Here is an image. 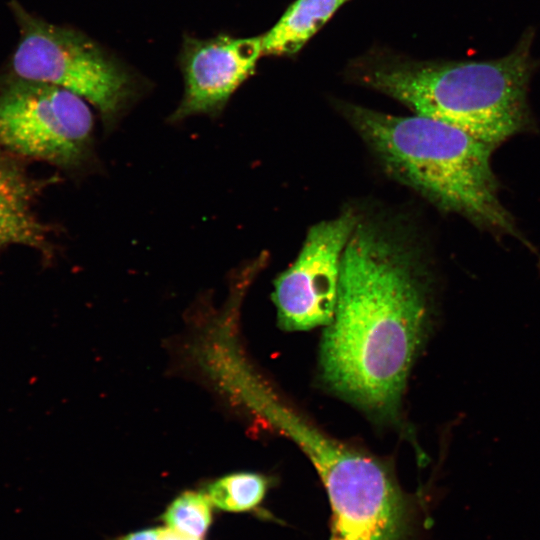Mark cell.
<instances>
[{"label": "cell", "mask_w": 540, "mask_h": 540, "mask_svg": "<svg viewBox=\"0 0 540 540\" xmlns=\"http://www.w3.org/2000/svg\"><path fill=\"white\" fill-rule=\"evenodd\" d=\"M211 506L205 493L186 491L167 507L162 518L170 528L200 538L212 522Z\"/></svg>", "instance_id": "8fae6325"}, {"label": "cell", "mask_w": 540, "mask_h": 540, "mask_svg": "<svg viewBox=\"0 0 540 540\" xmlns=\"http://www.w3.org/2000/svg\"><path fill=\"white\" fill-rule=\"evenodd\" d=\"M343 111L389 172L402 182L480 227L515 232L498 197L490 162L493 146L417 114L390 115L349 104Z\"/></svg>", "instance_id": "7a4b0ae2"}, {"label": "cell", "mask_w": 540, "mask_h": 540, "mask_svg": "<svg viewBox=\"0 0 540 540\" xmlns=\"http://www.w3.org/2000/svg\"><path fill=\"white\" fill-rule=\"evenodd\" d=\"M118 540H201V539L184 534L170 527L168 528L160 527V528L145 529V530L133 532L119 538Z\"/></svg>", "instance_id": "7c38bea8"}, {"label": "cell", "mask_w": 540, "mask_h": 540, "mask_svg": "<svg viewBox=\"0 0 540 540\" xmlns=\"http://www.w3.org/2000/svg\"><path fill=\"white\" fill-rule=\"evenodd\" d=\"M426 320L424 290L407 255L385 235L357 224L321 344L325 382L371 413L394 415Z\"/></svg>", "instance_id": "6da1fadb"}, {"label": "cell", "mask_w": 540, "mask_h": 540, "mask_svg": "<svg viewBox=\"0 0 540 540\" xmlns=\"http://www.w3.org/2000/svg\"><path fill=\"white\" fill-rule=\"evenodd\" d=\"M93 114L55 85L0 75V152L78 171L93 160Z\"/></svg>", "instance_id": "5b68a950"}, {"label": "cell", "mask_w": 540, "mask_h": 540, "mask_svg": "<svg viewBox=\"0 0 540 540\" xmlns=\"http://www.w3.org/2000/svg\"><path fill=\"white\" fill-rule=\"evenodd\" d=\"M530 39L490 61L382 62L361 81L400 101L417 115L452 125L494 148L527 122L532 72Z\"/></svg>", "instance_id": "3957f363"}, {"label": "cell", "mask_w": 540, "mask_h": 540, "mask_svg": "<svg viewBox=\"0 0 540 540\" xmlns=\"http://www.w3.org/2000/svg\"><path fill=\"white\" fill-rule=\"evenodd\" d=\"M261 55V36L187 39L181 58L185 91L169 120L178 122L199 114L218 116L253 73Z\"/></svg>", "instance_id": "52a82bcc"}, {"label": "cell", "mask_w": 540, "mask_h": 540, "mask_svg": "<svg viewBox=\"0 0 540 540\" xmlns=\"http://www.w3.org/2000/svg\"><path fill=\"white\" fill-rule=\"evenodd\" d=\"M357 225L347 211L312 226L295 259L275 280L279 325L290 331L327 326L333 319L345 246Z\"/></svg>", "instance_id": "8992f818"}, {"label": "cell", "mask_w": 540, "mask_h": 540, "mask_svg": "<svg viewBox=\"0 0 540 540\" xmlns=\"http://www.w3.org/2000/svg\"><path fill=\"white\" fill-rule=\"evenodd\" d=\"M10 8L19 28L10 73L66 89L91 103L111 131L137 95L133 76L85 34L28 12L16 0Z\"/></svg>", "instance_id": "277c9868"}, {"label": "cell", "mask_w": 540, "mask_h": 540, "mask_svg": "<svg viewBox=\"0 0 540 540\" xmlns=\"http://www.w3.org/2000/svg\"><path fill=\"white\" fill-rule=\"evenodd\" d=\"M45 184L29 176L18 158L0 152V246L18 244L50 253V227L33 210Z\"/></svg>", "instance_id": "ba28073f"}, {"label": "cell", "mask_w": 540, "mask_h": 540, "mask_svg": "<svg viewBox=\"0 0 540 540\" xmlns=\"http://www.w3.org/2000/svg\"><path fill=\"white\" fill-rule=\"evenodd\" d=\"M270 486L267 476L255 472H236L210 483L205 494L212 505L228 512H248L263 501Z\"/></svg>", "instance_id": "30bf717a"}, {"label": "cell", "mask_w": 540, "mask_h": 540, "mask_svg": "<svg viewBox=\"0 0 540 540\" xmlns=\"http://www.w3.org/2000/svg\"><path fill=\"white\" fill-rule=\"evenodd\" d=\"M347 0H296L279 21L261 35L262 55H293Z\"/></svg>", "instance_id": "9c48e42d"}]
</instances>
